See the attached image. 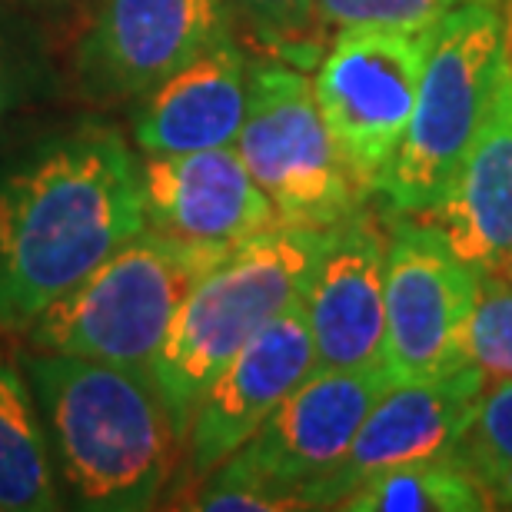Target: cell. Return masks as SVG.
<instances>
[{
    "instance_id": "1",
    "label": "cell",
    "mask_w": 512,
    "mask_h": 512,
    "mask_svg": "<svg viewBox=\"0 0 512 512\" xmlns=\"http://www.w3.org/2000/svg\"><path fill=\"white\" fill-rule=\"evenodd\" d=\"M147 227L124 133L80 120L0 167V330L24 333Z\"/></svg>"
},
{
    "instance_id": "2",
    "label": "cell",
    "mask_w": 512,
    "mask_h": 512,
    "mask_svg": "<svg viewBox=\"0 0 512 512\" xmlns=\"http://www.w3.org/2000/svg\"><path fill=\"white\" fill-rule=\"evenodd\" d=\"M24 376L57 486L90 512H143L177 476L187 429L153 370L27 350Z\"/></svg>"
},
{
    "instance_id": "3",
    "label": "cell",
    "mask_w": 512,
    "mask_h": 512,
    "mask_svg": "<svg viewBox=\"0 0 512 512\" xmlns=\"http://www.w3.org/2000/svg\"><path fill=\"white\" fill-rule=\"evenodd\" d=\"M323 233L280 223L227 250L200 276L153 360V376L183 429L223 366L303 300Z\"/></svg>"
},
{
    "instance_id": "4",
    "label": "cell",
    "mask_w": 512,
    "mask_h": 512,
    "mask_svg": "<svg viewBox=\"0 0 512 512\" xmlns=\"http://www.w3.org/2000/svg\"><path fill=\"white\" fill-rule=\"evenodd\" d=\"M223 253L143 227L27 326V350L153 370L173 316Z\"/></svg>"
},
{
    "instance_id": "5",
    "label": "cell",
    "mask_w": 512,
    "mask_h": 512,
    "mask_svg": "<svg viewBox=\"0 0 512 512\" xmlns=\"http://www.w3.org/2000/svg\"><path fill=\"white\" fill-rule=\"evenodd\" d=\"M506 60V20L496 4L456 7L433 27L409 127L380 190L403 217L443 197L473 147Z\"/></svg>"
},
{
    "instance_id": "6",
    "label": "cell",
    "mask_w": 512,
    "mask_h": 512,
    "mask_svg": "<svg viewBox=\"0 0 512 512\" xmlns=\"http://www.w3.org/2000/svg\"><path fill=\"white\" fill-rule=\"evenodd\" d=\"M233 147L283 223L326 230L363 207L366 190L346 167L303 70L250 64V104Z\"/></svg>"
},
{
    "instance_id": "7",
    "label": "cell",
    "mask_w": 512,
    "mask_h": 512,
    "mask_svg": "<svg viewBox=\"0 0 512 512\" xmlns=\"http://www.w3.org/2000/svg\"><path fill=\"white\" fill-rule=\"evenodd\" d=\"M433 27H350L316 67V107L360 187L380 190L409 127Z\"/></svg>"
},
{
    "instance_id": "8",
    "label": "cell",
    "mask_w": 512,
    "mask_h": 512,
    "mask_svg": "<svg viewBox=\"0 0 512 512\" xmlns=\"http://www.w3.org/2000/svg\"><path fill=\"white\" fill-rule=\"evenodd\" d=\"M476 276V266L459 260L426 220L399 213L389 223L383 280V370L389 383L459 370Z\"/></svg>"
},
{
    "instance_id": "9",
    "label": "cell",
    "mask_w": 512,
    "mask_h": 512,
    "mask_svg": "<svg viewBox=\"0 0 512 512\" xmlns=\"http://www.w3.org/2000/svg\"><path fill=\"white\" fill-rule=\"evenodd\" d=\"M386 386V370H313L220 466L306 509V493L340 466Z\"/></svg>"
},
{
    "instance_id": "10",
    "label": "cell",
    "mask_w": 512,
    "mask_h": 512,
    "mask_svg": "<svg viewBox=\"0 0 512 512\" xmlns=\"http://www.w3.org/2000/svg\"><path fill=\"white\" fill-rule=\"evenodd\" d=\"M227 34L230 0H100L77 44L74 80L94 104H137Z\"/></svg>"
},
{
    "instance_id": "11",
    "label": "cell",
    "mask_w": 512,
    "mask_h": 512,
    "mask_svg": "<svg viewBox=\"0 0 512 512\" xmlns=\"http://www.w3.org/2000/svg\"><path fill=\"white\" fill-rule=\"evenodd\" d=\"M386 230L370 210L326 227L303 290L316 370H383Z\"/></svg>"
},
{
    "instance_id": "12",
    "label": "cell",
    "mask_w": 512,
    "mask_h": 512,
    "mask_svg": "<svg viewBox=\"0 0 512 512\" xmlns=\"http://www.w3.org/2000/svg\"><path fill=\"white\" fill-rule=\"evenodd\" d=\"M486 380L469 366L413 383H389L366 413L340 466L306 493V509H340L366 479L386 469L453 453Z\"/></svg>"
},
{
    "instance_id": "13",
    "label": "cell",
    "mask_w": 512,
    "mask_h": 512,
    "mask_svg": "<svg viewBox=\"0 0 512 512\" xmlns=\"http://www.w3.org/2000/svg\"><path fill=\"white\" fill-rule=\"evenodd\" d=\"M313 370V336L303 306L293 303L223 366L193 406L183 443L190 476L203 479L237 453Z\"/></svg>"
},
{
    "instance_id": "14",
    "label": "cell",
    "mask_w": 512,
    "mask_h": 512,
    "mask_svg": "<svg viewBox=\"0 0 512 512\" xmlns=\"http://www.w3.org/2000/svg\"><path fill=\"white\" fill-rule=\"evenodd\" d=\"M140 193L147 227L187 243L230 250L283 223L237 147L143 153Z\"/></svg>"
},
{
    "instance_id": "15",
    "label": "cell",
    "mask_w": 512,
    "mask_h": 512,
    "mask_svg": "<svg viewBox=\"0 0 512 512\" xmlns=\"http://www.w3.org/2000/svg\"><path fill=\"white\" fill-rule=\"evenodd\" d=\"M459 260L476 270L512 266V60L496 74L493 97L473 147L446 193L419 213Z\"/></svg>"
},
{
    "instance_id": "16",
    "label": "cell",
    "mask_w": 512,
    "mask_h": 512,
    "mask_svg": "<svg viewBox=\"0 0 512 512\" xmlns=\"http://www.w3.org/2000/svg\"><path fill=\"white\" fill-rule=\"evenodd\" d=\"M250 64L227 34L137 100L133 143L140 153H197L233 147L250 104Z\"/></svg>"
},
{
    "instance_id": "17",
    "label": "cell",
    "mask_w": 512,
    "mask_h": 512,
    "mask_svg": "<svg viewBox=\"0 0 512 512\" xmlns=\"http://www.w3.org/2000/svg\"><path fill=\"white\" fill-rule=\"evenodd\" d=\"M60 486L24 370L0 343V512L60 509Z\"/></svg>"
},
{
    "instance_id": "18",
    "label": "cell",
    "mask_w": 512,
    "mask_h": 512,
    "mask_svg": "<svg viewBox=\"0 0 512 512\" xmlns=\"http://www.w3.org/2000/svg\"><path fill=\"white\" fill-rule=\"evenodd\" d=\"M350 512H479L493 509L479 483L453 456L423 459L366 479L343 499Z\"/></svg>"
},
{
    "instance_id": "19",
    "label": "cell",
    "mask_w": 512,
    "mask_h": 512,
    "mask_svg": "<svg viewBox=\"0 0 512 512\" xmlns=\"http://www.w3.org/2000/svg\"><path fill=\"white\" fill-rule=\"evenodd\" d=\"M493 509H512V380L486 383L453 453Z\"/></svg>"
},
{
    "instance_id": "20",
    "label": "cell",
    "mask_w": 512,
    "mask_h": 512,
    "mask_svg": "<svg viewBox=\"0 0 512 512\" xmlns=\"http://www.w3.org/2000/svg\"><path fill=\"white\" fill-rule=\"evenodd\" d=\"M459 366L476 370L486 383L512 380V280L503 270H479L476 276Z\"/></svg>"
},
{
    "instance_id": "21",
    "label": "cell",
    "mask_w": 512,
    "mask_h": 512,
    "mask_svg": "<svg viewBox=\"0 0 512 512\" xmlns=\"http://www.w3.org/2000/svg\"><path fill=\"white\" fill-rule=\"evenodd\" d=\"M466 4H496V0H313V20L333 34L350 27L426 30Z\"/></svg>"
},
{
    "instance_id": "22",
    "label": "cell",
    "mask_w": 512,
    "mask_h": 512,
    "mask_svg": "<svg viewBox=\"0 0 512 512\" xmlns=\"http://www.w3.org/2000/svg\"><path fill=\"white\" fill-rule=\"evenodd\" d=\"M27 84H30L27 50L4 27V20H0V127H4L7 117L24 104Z\"/></svg>"
},
{
    "instance_id": "23",
    "label": "cell",
    "mask_w": 512,
    "mask_h": 512,
    "mask_svg": "<svg viewBox=\"0 0 512 512\" xmlns=\"http://www.w3.org/2000/svg\"><path fill=\"white\" fill-rule=\"evenodd\" d=\"M266 34H296L313 24V0H230Z\"/></svg>"
},
{
    "instance_id": "24",
    "label": "cell",
    "mask_w": 512,
    "mask_h": 512,
    "mask_svg": "<svg viewBox=\"0 0 512 512\" xmlns=\"http://www.w3.org/2000/svg\"><path fill=\"white\" fill-rule=\"evenodd\" d=\"M506 50H509V60H512V0H509V20H506Z\"/></svg>"
},
{
    "instance_id": "25",
    "label": "cell",
    "mask_w": 512,
    "mask_h": 512,
    "mask_svg": "<svg viewBox=\"0 0 512 512\" xmlns=\"http://www.w3.org/2000/svg\"><path fill=\"white\" fill-rule=\"evenodd\" d=\"M506 276H509V280H512V266H509V270H506Z\"/></svg>"
},
{
    "instance_id": "26",
    "label": "cell",
    "mask_w": 512,
    "mask_h": 512,
    "mask_svg": "<svg viewBox=\"0 0 512 512\" xmlns=\"http://www.w3.org/2000/svg\"><path fill=\"white\" fill-rule=\"evenodd\" d=\"M60 4H67V0H60Z\"/></svg>"
}]
</instances>
